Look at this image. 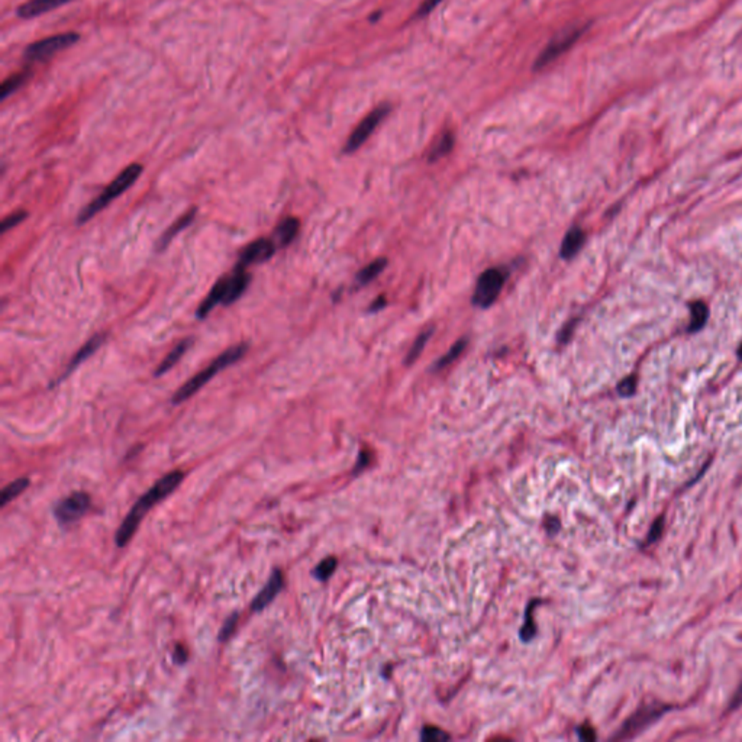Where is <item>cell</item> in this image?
Masks as SVG:
<instances>
[{"instance_id": "cell-12", "label": "cell", "mask_w": 742, "mask_h": 742, "mask_svg": "<svg viewBox=\"0 0 742 742\" xmlns=\"http://www.w3.org/2000/svg\"><path fill=\"white\" fill-rule=\"evenodd\" d=\"M283 583H285V579H283V573L277 569L273 572L268 583L263 587V590L258 593V596L253 600L251 604V609L254 612H261L263 609H266L271 602L273 599L280 593L281 587H283Z\"/></svg>"}, {"instance_id": "cell-19", "label": "cell", "mask_w": 742, "mask_h": 742, "mask_svg": "<svg viewBox=\"0 0 742 742\" xmlns=\"http://www.w3.org/2000/svg\"><path fill=\"white\" fill-rule=\"evenodd\" d=\"M104 338H106L104 334H99V335L93 337V338H92V339H90V341H89V342H87V344H86L80 351H77V354L75 356V359L72 360V363L68 364L67 371L64 373L62 377H65L68 373H72V371H73L79 364H82L83 361H86V360L93 354V352H94V351H96V349L103 344Z\"/></svg>"}, {"instance_id": "cell-39", "label": "cell", "mask_w": 742, "mask_h": 742, "mask_svg": "<svg viewBox=\"0 0 742 742\" xmlns=\"http://www.w3.org/2000/svg\"><path fill=\"white\" fill-rule=\"evenodd\" d=\"M738 357L742 360V345H741L739 349H738Z\"/></svg>"}, {"instance_id": "cell-34", "label": "cell", "mask_w": 742, "mask_h": 742, "mask_svg": "<svg viewBox=\"0 0 742 742\" xmlns=\"http://www.w3.org/2000/svg\"><path fill=\"white\" fill-rule=\"evenodd\" d=\"M739 706H742V680L739 682L736 690L732 694V699L728 704V711H736Z\"/></svg>"}, {"instance_id": "cell-35", "label": "cell", "mask_w": 742, "mask_h": 742, "mask_svg": "<svg viewBox=\"0 0 742 742\" xmlns=\"http://www.w3.org/2000/svg\"><path fill=\"white\" fill-rule=\"evenodd\" d=\"M441 2H442V0H425V2H423V4L420 5V8L418 9V13H416V15H418V16H425V15H428V13H430L434 8H437Z\"/></svg>"}, {"instance_id": "cell-1", "label": "cell", "mask_w": 742, "mask_h": 742, "mask_svg": "<svg viewBox=\"0 0 742 742\" xmlns=\"http://www.w3.org/2000/svg\"><path fill=\"white\" fill-rule=\"evenodd\" d=\"M183 479H185V474L180 470H175V471L168 473L167 476L160 479L144 494V496L135 503V506L131 509L128 516L124 519L121 528L118 529V533H116L115 542H116L118 547L122 548V547H125L131 541V538L133 537L139 522L143 520V518L147 515V512L154 505H157L164 498H167L170 493H173L175 489H178V486L183 481Z\"/></svg>"}, {"instance_id": "cell-14", "label": "cell", "mask_w": 742, "mask_h": 742, "mask_svg": "<svg viewBox=\"0 0 742 742\" xmlns=\"http://www.w3.org/2000/svg\"><path fill=\"white\" fill-rule=\"evenodd\" d=\"M584 239H586V235L580 228L570 229L567 234H565V236L562 239L560 256L564 260H572L582 250Z\"/></svg>"}, {"instance_id": "cell-7", "label": "cell", "mask_w": 742, "mask_h": 742, "mask_svg": "<svg viewBox=\"0 0 742 742\" xmlns=\"http://www.w3.org/2000/svg\"><path fill=\"white\" fill-rule=\"evenodd\" d=\"M586 28H572L569 31L562 32L561 35H558L557 38H554L545 48L544 51L538 55L535 64H534V70L535 72H538V70H542L544 67L550 65L551 62H554L561 54H564L565 51H569L577 41L579 38L583 35Z\"/></svg>"}, {"instance_id": "cell-30", "label": "cell", "mask_w": 742, "mask_h": 742, "mask_svg": "<svg viewBox=\"0 0 742 742\" xmlns=\"http://www.w3.org/2000/svg\"><path fill=\"white\" fill-rule=\"evenodd\" d=\"M238 619H239V616H238V613L235 612V613H232V615L225 621V623H224V626H222V629H221V632H219V641L225 643V641H228V640L231 638V635L234 633V631H235V628H236Z\"/></svg>"}, {"instance_id": "cell-38", "label": "cell", "mask_w": 742, "mask_h": 742, "mask_svg": "<svg viewBox=\"0 0 742 742\" xmlns=\"http://www.w3.org/2000/svg\"><path fill=\"white\" fill-rule=\"evenodd\" d=\"M386 303H387V302H386V299H384V298L381 296V298H378V299H377V300H376V302H374V303H373V305L370 306V310H371V312H374V310H378V309L384 307V306H386Z\"/></svg>"}, {"instance_id": "cell-6", "label": "cell", "mask_w": 742, "mask_h": 742, "mask_svg": "<svg viewBox=\"0 0 742 742\" xmlns=\"http://www.w3.org/2000/svg\"><path fill=\"white\" fill-rule=\"evenodd\" d=\"M506 281V274L502 268H487L477 280L473 295V303L481 309L489 307L498 300Z\"/></svg>"}, {"instance_id": "cell-9", "label": "cell", "mask_w": 742, "mask_h": 742, "mask_svg": "<svg viewBox=\"0 0 742 742\" xmlns=\"http://www.w3.org/2000/svg\"><path fill=\"white\" fill-rule=\"evenodd\" d=\"M90 508V496L84 491H75L58 502L54 508L57 520L62 525H70L79 520Z\"/></svg>"}, {"instance_id": "cell-29", "label": "cell", "mask_w": 742, "mask_h": 742, "mask_svg": "<svg viewBox=\"0 0 742 742\" xmlns=\"http://www.w3.org/2000/svg\"><path fill=\"white\" fill-rule=\"evenodd\" d=\"M664 526H665V518H664V515H661L653 522L650 531H648V535H647L645 541L643 542V545L650 547V545L655 544L657 541H660V538L662 537V533H664Z\"/></svg>"}, {"instance_id": "cell-3", "label": "cell", "mask_w": 742, "mask_h": 742, "mask_svg": "<svg viewBox=\"0 0 742 742\" xmlns=\"http://www.w3.org/2000/svg\"><path fill=\"white\" fill-rule=\"evenodd\" d=\"M144 167L135 163V164H131L128 165L125 170H122V173L118 175V178L106 187L103 190V193L96 197L94 200H92L82 212L79 214V219H77V224H84L87 222L89 219H92L97 212H100L102 209H104L106 206H108L115 197H119L125 190H128L135 182L136 179L141 175V173H143Z\"/></svg>"}, {"instance_id": "cell-27", "label": "cell", "mask_w": 742, "mask_h": 742, "mask_svg": "<svg viewBox=\"0 0 742 742\" xmlns=\"http://www.w3.org/2000/svg\"><path fill=\"white\" fill-rule=\"evenodd\" d=\"M466 347H467V339H460V341H457V342L449 348V351L447 352V354H445V356H444V357L437 363V370H441V369L449 366L451 363H454L458 357H460V356L463 354V351L466 349Z\"/></svg>"}, {"instance_id": "cell-2", "label": "cell", "mask_w": 742, "mask_h": 742, "mask_svg": "<svg viewBox=\"0 0 742 742\" xmlns=\"http://www.w3.org/2000/svg\"><path fill=\"white\" fill-rule=\"evenodd\" d=\"M246 349H249V345L246 344H239V345H235L229 349H227L225 352H222V354L215 360L212 361L204 370H202L200 373H197L196 376H193L187 383H185L178 393H175L171 399V402L174 405H179L185 400H187L190 396H193L196 392H199L200 388L209 381L214 378V376L217 373H219L221 370L232 366L234 363H236L238 360H241L244 356Z\"/></svg>"}, {"instance_id": "cell-20", "label": "cell", "mask_w": 742, "mask_h": 742, "mask_svg": "<svg viewBox=\"0 0 742 742\" xmlns=\"http://www.w3.org/2000/svg\"><path fill=\"white\" fill-rule=\"evenodd\" d=\"M387 266V260L386 258H377L374 260L373 263H370L369 266H366L357 275V283L361 286H366L369 285L370 281H373Z\"/></svg>"}, {"instance_id": "cell-10", "label": "cell", "mask_w": 742, "mask_h": 742, "mask_svg": "<svg viewBox=\"0 0 742 742\" xmlns=\"http://www.w3.org/2000/svg\"><path fill=\"white\" fill-rule=\"evenodd\" d=\"M275 250H277V245H275L274 239L260 238V239L251 242L249 246H245L244 251L239 256L236 267L246 268L253 264L264 263L274 256Z\"/></svg>"}, {"instance_id": "cell-32", "label": "cell", "mask_w": 742, "mask_h": 742, "mask_svg": "<svg viewBox=\"0 0 742 742\" xmlns=\"http://www.w3.org/2000/svg\"><path fill=\"white\" fill-rule=\"evenodd\" d=\"M420 738L425 739V741H447V739H449V736L445 732H442L440 728H435V726H425V728H423Z\"/></svg>"}, {"instance_id": "cell-16", "label": "cell", "mask_w": 742, "mask_h": 742, "mask_svg": "<svg viewBox=\"0 0 742 742\" xmlns=\"http://www.w3.org/2000/svg\"><path fill=\"white\" fill-rule=\"evenodd\" d=\"M224 296H225V277H222L221 280L217 281V285L212 288L207 298L202 302V305L196 313L199 320H204V317L212 312V309H214L218 303H222Z\"/></svg>"}, {"instance_id": "cell-4", "label": "cell", "mask_w": 742, "mask_h": 742, "mask_svg": "<svg viewBox=\"0 0 742 742\" xmlns=\"http://www.w3.org/2000/svg\"><path fill=\"white\" fill-rule=\"evenodd\" d=\"M671 709H673V706L671 704H665V703L657 702V700H651V702L643 704L641 708H638L623 722V725L619 728V731L613 736V739L621 741V739H631V738L638 736L640 733L645 732L650 726L657 724Z\"/></svg>"}, {"instance_id": "cell-17", "label": "cell", "mask_w": 742, "mask_h": 742, "mask_svg": "<svg viewBox=\"0 0 742 742\" xmlns=\"http://www.w3.org/2000/svg\"><path fill=\"white\" fill-rule=\"evenodd\" d=\"M195 217H196V207L190 209L189 212H186V214H185L182 218H179L178 221H175V222H174V224H173V225H171V227H170V228H168V229L161 235V238H160V241H158V245H157V250H158V251L164 250L165 246L171 242V239H173L175 235H178L179 232H182L185 228H187V227L193 222Z\"/></svg>"}, {"instance_id": "cell-21", "label": "cell", "mask_w": 742, "mask_h": 742, "mask_svg": "<svg viewBox=\"0 0 742 742\" xmlns=\"http://www.w3.org/2000/svg\"><path fill=\"white\" fill-rule=\"evenodd\" d=\"M690 312H692V322H690V332H696L699 329H702L706 322H708V316H709V310H708V306H706L703 302H694L692 303L690 306Z\"/></svg>"}, {"instance_id": "cell-13", "label": "cell", "mask_w": 742, "mask_h": 742, "mask_svg": "<svg viewBox=\"0 0 742 742\" xmlns=\"http://www.w3.org/2000/svg\"><path fill=\"white\" fill-rule=\"evenodd\" d=\"M68 2H72V0H28L26 4L18 8L16 13L22 19H32L48 13L53 9L60 8Z\"/></svg>"}, {"instance_id": "cell-26", "label": "cell", "mask_w": 742, "mask_h": 742, "mask_svg": "<svg viewBox=\"0 0 742 742\" xmlns=\"http://www.w3.org/2000/svg\"><path fill=\"white\" fill-rule=\"evenodd\" d=\"M537 605H538V600H534V602L526 608L525 623H523V628L520 629V638H522V641H531V640L534 638V635L537 633V628H535L534 616H533V611H534V608H535Z\"/></svg>"}, {"instance_id": "cell-31", "label": "cell", "mask_w": 742, "mask_h": 742, "mask_svg": "<svg viewBox=\"0 0 742 742\" xmlns=\"http://www.w3.org/2000/svg\"><path fill=\"white\" fill-rule=\"evenodd\" d=\"M635 391H637V378H635L633 376L631 377H626L625 380H622L618 386V392L621 396L623 398H629L635 393Z\"/></svg>"}, {"instance_id": "cell-28", "label": "cell", "mask_w": 742, "mask_h": 742, "mask_svg": "<svg viewBox=\"0 0 742 742\" xmlns=\"http://www.w3.org/2000/svg\"><path fill=\"white\" fill-rule=\"evenodd\" d=\"M337 569V558L334 557H328L325 558L324 561H321L320 564L316 565V569L313 572V576L321 580V582H325L327 579H329L332 576V573L335 572Z\"/></svg>"}, {"instance_id": "cell-8", "label": "cell", "mask_w": 742, "mask_h": 742, "mask_svg": "<svg viewBox=\"0 0 742 742\" xmlns=\"http://www.w3.org/2000/svg\"><path fill=\"white\" fill-rule=\"evenodd\" d=\"M391 112V108L388 106L383 104V106H378V108H376L373 112H370L359 125L357 128L352 131V133L349 135L347 144H345V148L344 151L345 153H354L357 151L366 141L370 138V135L374 132V129L381 124V121L387 116V114Z\"/></svg>"}, {"instance_id": "cell-15", "label": "cell", "mask_w": 742, "mask_h": 742, "mask_svg": "<svg viewBox=\"0 0 742 742\" xmlns=\"http://www.w3.org/2000/svg\"><path fill=\"white\" fill-rule=\"evenodd\" d=\"M299 229H300V222L298 218H293V217L286 218L277 227V229L274 232L275 245L277 246L289 245L299 234Z\"/></svg>"}, {"instance_id": "cell-37", "label": "cell", "mask_w": 742, "mask_h": 742, "mask_svg": "<svg viewBox=\"0 0 742 742\" xmlns=\"http://www.w3.org/2000/svg\"><path fill=\"white\" fill-rule=\"evenodd\" d=\"M173 658H174V662H178V664H185V662L187 661V658H189L187 648L183 647L182 644H179L178 647H175V650H174V655H173Z\"/></svg>"}, {"instance_id": "cell-5", "label": "cell", "mask_w": 742, "mask_h": 742, "mask_svg": "<svg viewBox=\"0 0 742 742\" xmlns=\"http://www.w3.org/2000/svg\"><path fill=\"white\" fill-rule=\"evenodd\" d=\"M79 40H80V35L76 32H64V33L53 35V37L29 44L23 53V58L29 62L44 61V60H48L50 57H53L54 54L75 45Z\"/></svg>"}, {"instance_id": "cell-18", "label": "cell", "mask_w": 742, "mask_h": 742, "mask_svg": "<svg viewBox=\"0 0 742 742\" xmlns=\"http://www.w3.org/2000/svg\"><path fill=\"white\" fill-rule=\"evenodd\" d=\"M190 345H192V339H185L179 345H175L170 351V354L160 363V366L154 374L158 377V376H163L164 373H167L168 370H171L175 364L179 363V360L183 357V354H186V351L189 349Z\"/></svg>"}, {"instance_id": "cell-36", "label": "cell", "mask_w": 742, "mask_h": 742, "mask_svg": "<svg viewBox=\"0 0 742 742\" xmlns=\"http://www.w3.org/2000/svg\"><path fill=\"white\" fill-rule=\"evenodd\" d=\"M577 733H579L580 739H583V741H594L596 739V731L590 725H587V724L582 725L577 729Z\"/></svg>"}, {"instance_id": "cell-33", "label": "cell", "mask_w": 742, "mask_h": 742, "mask_svg": "<svg viewBox=\"0 0 742 742\" xmlns=\"http://www.w3.org/2000/svg\"><path fill=\"white\" fill-rule=\"evenodd\" d=\"M26 212L25 210H19V212H13V214L8 215L4 222H2V232H6L8 229L16 227L18 224H21L25 218H26Z\"/></svg>"}, {"instance_id": "cell-25", "label": "cell", "mask_w": 742, "mask_h": 742, "mask_svg": "<svg viewBox=\"0 0 742 742\" xmlns=\"http://www.w3.org/2000/svg\"><path fill=\"white\" fill-rule=\"evenodd\" d=\"M29 76V72H26V70H23V72L18 73V75H13L11 77H8L4 84H2V89H0V99L5 100L6 97H9L13 92H16L28 79Z\"/></svg>"}, {"instance_id": "cell-23", "label": "cell", "mask_w": 742, "mask_h": 742, "mask_svg": "<svg viewBox=\"0 0 742 742\" xmlns=\"http://www.w3.org/2000/svg\"><path fill=\"white\" fill-rule=\"evenodd\" d=\"M432 334H434L432 329H427V331H423V332H422V334L415 339V342L412 344L410 349L408 351V356H406V360H405V363H406L408 366L413 364V363L419 359V356L422 354L423 348L427 347V342L430 341V338L432 337Z\"/></svg>"}, {"instance_id": "cell-11", "label": "cell", "mask_w": 742, "mask_h": 742, "mask_svg": "<svg viewBox=\"0 0 742 742\" xmlns=\"http://www.w3.org/2000/svg\"><path fill=\"white\" fill-rule=\"evenodd\" d=\"M251 275L245 271V268L236 267L229 275L225 277V296L222 305L228 306L236 302L241 295L246 290L250 285Z\"/></svg>"}, {"instance_id": "cell-22", "label": "cell", "mask_w": 742, "mask_h": 742, "mask_svg": "<svg viewBox=\"0 0 742 742\" xmlns=\"http://www.w3.org/2000/svg\"><path fill=\"white\" fill-rule=\"evenodd\" d=\"M452 147H454V135L451 132H445L431 148L430 161H437V160L445 157L452 150Z\"/></svg>"}, {"instance_id": "cell-24", "label": "cell", "mask_w": 742, "mask_h": 742, "mask_svg": "<svg viewBox=\"0 0 742 742\" xmlns=\"http://www.w3.org/2000/svg\"><path fill=\"white\" fill-rule=\"evenodd\" d=\"M28 484H29V479L21 477V479H16L15 481L9 483L6 487H4V490H2V501H0L2 506H5L8 502H11L16 496H19V494L28 487Z\"/></svg>"}]
</instances>
